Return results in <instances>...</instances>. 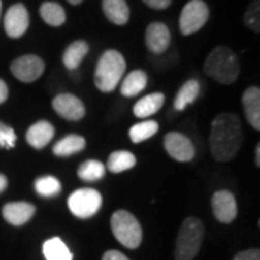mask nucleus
<instances>
[{
  "label": "nucleus",
  "mask_w": 260,
  "mask_h": 260,
  "mask_svg": "<svg viewBox=\"0 0 260 260\" xmlns=\"http://www.w3.org/2000/svg\"><path fill=\"white\" fill-rule=\"evenodd\" d=\"M35 189L42 197H52L61 191V182L54 177H42L35 181Z\"/></svg>",
  "instance_id": "nucleus-28"
},
{
  "label": "nucleus",
  "mask_w": 260,
  "mask_h": 260,
  "mask_svg": "<svg viewBox=\"0 0 260 260\" xmlns=\"http://www.w3.org/2000/svg\"><path fill=\"white\" fill-rule=\"evenodd\" d=\"M41 18L44 19V22L51 25V26H61L65 22V10L62 6H59L58 3L54 2H45L42 3L41 9Z\"/></svg>",
  "instance_id": "nucleus-25"
},
{
  "label": "nucleus",
  "mask_w": 260,
  "mask_h": 260,
  "mask_svg": "<svg viewBox=\"0 0 260 260\" xmlns=\"http://www.w3.org/2000/svg\"><path fill=\"white\" fill-rule=\"evenodd\" d=\"M259 15V0H254L250 5V8L246 10V15H244V22H246V25H247L251 30H254V32H259L260 30Z\"/></svg>",
  "instance_id": "nucleus-29"
},
{
  "label": "nucleus",
  "mask_w": 260,
  "mask_h": 260,
  "mask_svg": "<svg viewBox=\"0 0 260 260\" xmlns=\"http://www.w3.org/2000/svg\"><path fill=\"white\" fill-rule=\"evenodd\" d=\"M124 71H126V61L120 52L114 49L106 51L97 62L95 74H94L95 87L103 93H110L123 78Z\"/></svg>",
  "instance_id": "nucleus-3"
},
{
  "label": "nucleus",
  "mask_w": 260,
  "mask_h": 260,
  "mask_svg": "<svg viewBox=\"0 0 260 260\" xmlns=\"http://www.w3.org/2000/svg\"><path fill=\"white\" fill-rule=\"evenodd\" d=\"M200 95V83L197 80H189L186 81L178 91L177 97L174 100V107L175 110L181 112L184 110L186 106H189L191 103L197 100V97Z\"/></svg>",
  "instance_id": "nucleus-21"
},
{
  "label": "nucleus",
  "mask_w": 260,
  "mask_h": 260,
  "mask_svg": "<svg viewBox=\"0 0 260 260\" xmlns=\"http://www.w3.org/2000/svg\"><path fill=\"white\" fill-rule=\"evenodd\" d=\"M243 143L242 120L234 113H221L211 123L210 146L217 160H232Z\"/></svg>",
  "instance_id": "nucleus-1"
},
{
  "label": "nucleus",
  "mask_w": 260,
  "mask_h": 260,
  "mask_svg": "<svg viewBox=\"0 0 260 260\" xmlns=\"http://www.w3.org/2000/svg\"><path fill=\"white\" fill-rule=\"evenodd\" d=\"M204 73L217 83L233 84L240 74V62L237 55L230 48L217 47L207 56L204 64Z\"/></svg>",
  "instance_id": "nucleus-2"
},
{
  "label": "nucleus",
  "mask_w": 260,
  "mask_h": 260,
  "mask_svg": "<svg viewBox=\"0 0 260 260\" xmlns=\"http://www.w3.org/2000/svg\"><path fill=\"white\" fill-rule=\"evenodd\" d=\"M164 102H165V95L162 93L148 94L135 104L133 113L136 117L145 119V117H149V116L159 112L160 107L164 106Z\"/></svg>",
  "instance_id": "nucleus-18"
},
{
  "label": "nucleus",
  "mask_w": 260,
  "mask_h": 260,
  "mask_svg": "<svg viewBox=\"0 0 260 260\" xmlns=\"http://www.w3.org/2000/svg\"><path fill=\"white\" fill-rule=\"evenodd\" d=\"M35 207L29 203H9L3 207V217L9 224L23 225L34 217Z\"/></svg>",
  "instance_id": "nucleus-16"
},
{
  "label": "nucleus",
  "mask_w": 260,
  "mask_h": 260,
  "mask_svg": "<svg viewBox=\"0 0 260 260\" xmlns=\"http://www.w3.org/2000/svg\"><path fill=\"white\" fill-rule=\"evenodd\" d=\"M103 260H129V259H127V256H124L121 251L109 250L103 254Z\"/></svg>",
  "instance_id": "nucleus-33"
},
{
  "label": "nucleus",
  "mask_w": 260,
  "mask_h": 260,
  "mask_svg": "<svg viewBox=\"0 0 260 260\" xmlns=\"http://www.w3.org/2000/svg\"><path fill=\"white\" fill-rule=\"evenodd\" d=\"M208 16H210V10L203 0L188 2L181 12V18H179L181 34L185 37L195 34L207 23Z\"/></svg>",
  "instance_id": "nucleus-7"
},
{
  "label": "nucleus",
  "mask_w": 260,
  "mask_h": 260,
  "mask_svg": "<svg viewBox=\"0 0 260 260\" xmlns=\"http://www.w3.org/2000/svg\"><path fill=\"white\" fill-rule=\"evenodd\" d=\"M136 165V158L133 153H130L127 150H117L113 152L112 155L107 159V169L114 174H120L127 169Z\"/></svg>",
  "instance_id": "nucleus-22"
},
{
  "label": "nucleus",
  "mask_w": 260,
  "mask_h": 260,
  "mask_svg": "<svg viewBox=\"0 0 260 260\" xmlns=\"http://www.w3.org/2000/svg\"><path fill=\"white\" fill-rule=\"evenodd\" d=\"M52 107L65 120L78 121L85 114L84 104L73 94H58L52 102Z\"/></svg>",
  "instance_id": "nucleus-11"
},
{
  "label": "nucleus",
  "mask_w": 260,
  "mask_h": 260,
  "mask_svg": "<svg viewBox=\"0 0 260 260\" xmlns=\"http://www.w3.org/2000/svg\"><path fill=\"white\" fill-rule=\"evenodd\" d=\"M85 148V139L78 135H68L61 139L54 146V153L56 156H70L81 152Z\"/></svg>",
  "instance_id": "nucleus-23"
},
{
  "label": "nucleus",
  "mask_w": 260,
  "mask_h": 260,
  "mask_svg": "<svg viewBox=\"0 0 260 260\" xmlns=\"http://www.w3.org/2000/svg\"><path fill=\"white\" fill-rule=\"evenodd\" d=\"M44 256L47 260H73V253L59 237H52L44 243Z\"/></svg>",
  "instance_id": "nucleus-24"
},
{
  "label": "nucleus",
  "mask_w": 260,
  "mask_h": 260,
  "mask_svg": "<svg viewBox=\"0 0 260 260\" xmlns=\"http://www.w3.org/2000/svg\"><path fill=\"white\" fill-rule=\"evenodd\" d=\"M16 143V133L5 123H0V146L2 148H13Z\"/></svg>",
  "instance_id": "nucleus-30"
},
{
  "label": "nucleus",
  "mask_w": 260,
  "mask_h": 260,
  "mask_svg": "<svg viewBox=\"0 0 260 260\" xmlns=\"http://www.w3.org/2000/svg\"><path fill=\"white\" fill-rule=\"evenodd\" d=\"M104 174H106V168L100 160H95V159L85 160L78 168V177L83 181H87V182L99 181L104 177Z\"/></svg>",
  "instance_id": "nucleus-26"
},
{
  "label": "nucleus",
  "mask_w": 260,
  "mask_h": 260,
  "mask_svg": "<svg viewBox=\"0 0 260 260\" xmlns=\"http://www.w3.org/2000/svg\"><path fill=\"white\" fill-rule=\"evenodd\" d=\"M204 240V224L195 217L185 218L178 233L175 260H194Z\"/></svg>",
  "instance_id": "nucleus-4"
},
{
  "label": "nucleus",
  "mask_w": 260,
  "mask_h": 260,
  "mask_svg": "<svg viewBox=\"0 0 260 260\" xmlns=\"http://www.w3.org/2000/svg\"><path fill=\"white\" fill-rule=\"evenodd\" d=\"M256 167H260V145L256 148Z\"/></svg>",
  "instance_id": "nucleus-36"
},
{
  "label": "nucleus",
  "mask_w": 260,
  "mask_h": 260,
  "mask_svg": "<svg viewBox=\"0 0 260 260\" xmlns=\"http://www.w3.org/2000/svg\"><path fill=\"white\" fill-rule=\"evenodd\" d=\"M211 207H213L214 217L220 221V223L229 224L237 215V204H236V198L230 191H217L213 195L211 200Z\"/></svg>",
  "instance_id": "nucleus-10"
},
{
  "label": "nucleus",
  "mask_w": 260,
  "mask_h": 260,
  "mask_svg": "<svg viewBox=\"0 0 260 260\" xmlns=\"http://www.w3.org/2000/svg\"><path fill=\"white\" fill-rule=\"evenodd\" d=\"M171 44V32L165 23L155 22L146 29V47L153 54H164Z\"/></svg>",
  "instance_id": "nucleus-13"
},
{
  "label": "nucleus",
  "mask_w": 260,
  "mask_h": 260,
  "mask_svg": "<svg viewBox=\"0 0 260 260\" xmlns=\"http://www.w3.org/2000/svg\"><path fill=\"white\" fill-rule=\"evenodd\" d=\"M148 84V75L145 71H140V70H136V71H132L121 83L120 93L124 95V97H135L138 95L140 91L145 90Z\"/></svg>",
  "instance_id": "nucleus-19"
},
{
  "label": "nucleus",
  "mask_w": 260,
  "mask_h": 260,
  "mask_svg": "<svg viewBox=\"0 0 260 260\" xmlns=\"http://www.w3.org/2000/svg\"><path fill=\"white\" fill-rule=\"evenodd\" d=\"M44 70H45V64L37 55L19 56L10 65L12 74L22 83L37 81L38 78L44 74Z\"/></svg>",
  "instance_id": "nucleus-8"
},
{
  "label": "nucleus",
  "mask_w": 260,
  "mask_h": 260,
  "mask_svg": "<svg viewBox=\"0 0 260 260\" xmlns=\"http://www.w3.org/2000/svg\"><path fill=\"white\" fill-rule=\"evenodd\" d=\"M0 10H2V2H0Z\"/></svg>",
  "instance_id": "nucleus-38"
},
{
  "label": "nucleus",
  "mask_w": 260,
  "mask_h": 260,
  "mask_svg": "<svg viewBox=\"0 0 260 260\" xmlns=\"http://www.w3.org/2000/svg\"><path fill=\"white\" fill-rule=\"evenodd\" d=\"M164 146L169 153V156L178 162H189L195 155V148L192 142L188 139L185 135L178 133V132L168 133L164 139Z\"/></svg>",
  "instance_id": "nucleus-9"
},
{
  "label": "nucleus",
  "mask_w": 260,
  "mask_h": 260,
  "mask_svg": "<svg viewBox=\"0 0 260 260\" xmlns=\"http://www.w3.org/2000/svg\"><path fill=\"white\" fill-rule=\"evenodd\" d=\"M103 198L93 188H81L70 195L68 208L78 218H90L102 207Z\"/></svg>",
  "instance_id": "nucleus-6"
},
{
  "label": "nucleus",
  "mask_w": 260,
  "mask_h": 260,
  "mask_svg": "<svg viewBox=\"0 0 260 260\" xmlns=\"http://www.w3.org/2000/svg\"><path fill=\"white\" fill-rule=\"evenodd\" d=\"M234 260H260V251L257 249L240 251L234 256Z\"/></svg>",
  "instance_id": "nucleus-31"
},
{
  "label": "nucleus",
  "mask_w": 260,
  "mask_h": 260,
  "mask_svg": "<svg viewBox=\"0 0 260 260\" xmlns=\"http://www.w3.org/2000/svg\"><path fill=\"white\" fill-rule=\"evenodd\" d=\"M158 130H159L158 123L153 120L142 121V123H138V124H133L129 132L130 140H132L133 143L145 142V140L150 139V138H152Z\"/></svg>",
  "instance_id": "nucleus-27"
},
{
  "label": "nucleus",
  "mask_w": 260,
  "mask_h": 260,
  "mask_svg": "<svg viewBox=\"0 0 260 260\" xmlns=\"http://www.w3.org/2000/svg\"><path fill=\"white\" fill-rule=\"evenodd\" d=\"M146 5H148L149 8H152V9H167L168 6L171 5V2L172 0H143Z\"/></svg>",
  "instance_id": "nucleus-32"
},
{
  "label": "nucleus",
  "mask_w": 260,
  "mask_h": 260,
  "mask_svg": "<svg viewBox=\"0 0 260 260\" xmlns=\"http://www.w3.org/2000/svg\"><path fill=\"white\" fill-rule=\"evenodd\" d=\"M88 51H90V47L85 41H75L65 49L62 62L68 70H75L83 62L84 56L88 54Z\"/></svg>",
  "instance_id": "nucleus-20"
},
{
  "label": "nucleus",
  "mask_w": 260,
  "mask_h": 260,
  "mask_svg": "<svg viewBox=\"0 0 260 260\" xmlns=\"http://www.w3.org/2000/svg\"><path fill=\"white\" fill-rule=\"evenodd\" d=\"M6 186H8V179L5 175H0V192L2 191H5L6 189Z\"/></svg>",
  "instance_id": "nucleus-35"
},
{
  "label": "nucleus",
  "mask_w": 260,
  "mask_h": 260,
  "mask_svg": "<svg viewBox=\"0 0 260 260\" xmlns=\"http://www.w3.org/2000/svg\"><path fill=\"white\" fill-rule=\"evenodd\" d=\"M246 119L254 130H260V90L259 87H249L242 97Z\"/></svg>",
  "instance_id": "nucleus-14"
},
{
  "label": "nucleus",
  "mask_w": 260,
  "mask_h": 260,
  "mask_svg": "<svg viewBox=\"0 0 260 260\" xmlns=\"http://www.w3.org/2000/svg\"><path fill=\"white\" fill-rule=\"evenodd\" d=\"M29 26V13L23 5H13L5 16V29L10 38H20Z\"/></svg>",
  "instance_id": "nucleus-12"
},
{
  "label": "nucleus",
  "mask_w": 260,
  "mask_h": 260,
  "mask_svg": "<svg viewBox=\"0 0 260 260\" xmlns=\"http://www.w3.org/2000/svg\"><path fill=\"white\" fill-rule=\"evenodd\" d=\"M8 95H9V88H8V85L3 80H0V104L6 102Z\"/></svg>",
  "instance_id": "nucleus-34"
},
{
  "label": "nucleus",
  "mask_w": 260,
  "mask_h": 260,
  "mask_svg": "<svg viewBox=\"0 0 260 260\" xmlns=\"http://www.w3.org/2000/svg\"><path fill=\"white\" fill-rule=\"evenodd\" d=\"M67 2H70L71 5H75V6L80 5V3H83V0H67Z\"/></svg>",
  "instance_id": "nucleus-37"
},
{
  "label": "nucleus",
  "mask_w": 260,
  "mask_h": 260,
  "mask_svg": "<svg viewBox=\"0 0 260 260\" xmlns=\"http://www.w3.org/2000/svg\"><path fill=\"white\" fill-rule=\"evenodd\" d=\"M55 135V129L49 121L41 120L32 124L26 132L28 143L35 149H42L47 146Z\"/></svg>",
  "instance_id": "nucleus-15"
},
{
  "label": "nucleus",
  "mask_w": 260,
  "mask_h": 260,
  "mask_svg": "<svg viewBox=\"0 0 260 260\" xmlns=\"http://www.w3.org/2000/svg\"><path fill=\"white\" fill-rule=\"evenodd\" d=\"M103 12L114 25H126L129 22L130 10L126 0H103Z\"/></svg>",
  "instance_id": "nucleus-17"
},
{
  "label": "nucleus",
  "mask_w": 260,
  "mask_h": 260,
  "mask_svg": "<svg viewBox=\"0 0 260 260\" xmlns=\"http://www.w3.org/2000/svg\"><path fill=\"white\" fill-rule=\"evenodd\" d=\"M112 232L117 242L127 249H138L142 243V227L129 211L119 210L112 215Z\"/></svg>",
  "instance_id": "nucleus-5"
}]
</instances>
